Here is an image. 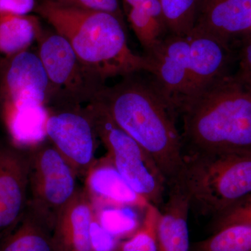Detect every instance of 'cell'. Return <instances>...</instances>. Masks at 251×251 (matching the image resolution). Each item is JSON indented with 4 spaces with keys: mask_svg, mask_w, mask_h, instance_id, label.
I'll list each match as a JSON object with an SVG mask.
<instances>
[{
    "mask_svg": "<svg viewBox=\"0 0 251 251\" xmlns=\"http://www.w3.org/2000/svg\"><path fill=\"white\" fill-rule=\"evenodd\" d=\"M52 232L30 211L17 227L0 240V251H53Z\"/></svg>",
    "mask_w": 251,
    "mask_h": 251,
    "instance_id": "obj_18",
    "label": "cell"
},
{
    "mask_svg": "<svg viewBox=\"0 0 251 251\" xmlns=\"http://www.w3.org/2000/svg\"><path fill=\"white\" fill-rule=\"evenodd\" d=\"M160 216V208L149 204L145 209V216L138 229L121 241L117 250L120 251H158L157 227Z\"/></svg>",
    "mask_w": 251,
    "mask_h": 251,
    "instance_id": "obj_22",
    "label": "cell"
},
{
    "mask_svg": "<svg viewBox=\"0 0 251 251\" xmlns=\"http://www.w3.org/2000/svg\"><path fill=\"white\" fill-rule=\"evenodd\" d=\"M124 14L145 55H150L169 34L159 0H122Z\"/></svg>",
    "mask_w": 251,
    "mask_h": 251,
    "instance_id": "obj_16",
    "label": "cell"
},
{
    "mask_svg": "<svg viewBox=\"0 0 251 251\" xmlns=\"http://www.w3.org/2000/svg\"><path fill=\"white\" fill-rule=\"evenodd\" d=\"M105 87L93 101L152 157L168 182H179L184 168V148L174 107L154 83L138 75Z\"/></svg>",
    "mask_w": 251,
    "mask_h": 251,
    "instance_id": "obj_1",
    "label": "cell"
},
{
    "mask_svg": "<svg viewBox=\"0 0 251 251\" xmlns=\"http://www.w3.org/2000/svg\"><path fill=\"white\" fill-rule=\"evenodd\" d=\"M49 81L29 50L0 59V115L12 144L30 148L47 139Z\"/></svg>",
    "mask_w": 251,
    "mask_h": 251,
    "instance_id": "obj_4",
    "label": "cell"
},
{
    "mask_svg": "<svg viewBox=\"0 0 251 251\" xmlns=\"http://www.w3.org/2000/svg\"><path fill=\"white\" fill-rule=\"evenodd\" d=\"M169 34L183 36L193 30L200 0H159Z\"/></svg>",
    "mask_w": 251,
    "mask_h": 251,
    "instance_id": "obj_20",
    "label": "cell"
},
{
    "mask_svg": "<svg viewBox=\"0 0 251 251\" xmlns=\"http://www.w3.org/2000/svg\"><path fill=\"white\" fill-rule=\"evenodd\" d=\"M224 77L178 108L184 155L251 150V97Z\"/></svg>",
    "mask_w": 251,
    "mask_h": 251,
    "instance_id": "obj_3",
    "label": "cell"
},
{
    "mask_svg": "<svg viewBox=\"0 0 251 251\" xmlns=\"http://www.w3.org/2000/svg\"><path fill=\"white\" fill-rule=\"evenodd\" d=\"M54 4L67 7L101 11L113 15L125 23V14L120 0H48Z\"/></svg>",
    "mask_w": 251,
    "mask_h": 251,
    "instance_id": "obj_23",
    "label": "cell"
},
{
    "mask_svg": "<svg viewBox=\"0 0 251 251\" xmlns=\"http://www.w3.org/2000/svg\"><path fill=\"white\" fill-rule=\"evenodd\" d=\"M46 138L72 166L77 176H85L96 161L98 138L85 108H49Z\"/></svg>",
    "mask_w": 251,
    "mask_h": 251,
    "instance_id": "obj_10",
    "label": "cell"
},
{
    "mask_svg": "<svg viewBox=\"0 0 251 251\" xmlns=\"http://www.w3.org/2000/svg\"><path fill=\"white\" fill-rule=\"evenodd\" d=\"M38 40L37 54L49 81V108L93 101L105 83L80 62L67 39L54 31L42 32Z\"/></svg>",
    "mask_w": 251,
    "mask_h": 251,
    "instance_id": "obj_8",
    "label": "cell"
},
{
    "mask_svg": "<svg viewBox=\"0 0 251 251\" xmlns=\"http://www.w3.org/2000/svg\"><path fill=\"white\" fill-rule=\"evenodd\" d=\"M177 183L191 209L203 216L222 215L251 196V150L185 155Z\"/></svg>",
    "mask_w": 251,
    "mask_h": 251,
    "instance_id": "obj_6",
    "label": "cell"
},
{
    "mask_svg": "<svg viewBox=\"0 0 251 251\" xmlns=\"http://www.w3.org/2000/svg\"><path fill=\"white\" fill-rule=\"evenodd\" d=\"M245 58L248 64H249V66L251 67V42L247 46V47L246 48Z\"/></svg>",
    "mask_w": 251,
    "mask_h": 251,
    "instance_id": "obj_27",
    "label": "cell"
},
{
    "mask_svg": "<svg viewBox=\"0 0 251 251\" xmlns=\"http://www.w3.org/2000/svg\"><path fill=\"white\" fill-rule=\"evenodd\" d=\"M197 251H251V224L229 225L198 243Z\"/></svg>",
    "mask_w": 251,
    "mask_h": 251,
    "instance_id": "obj_19",
    "label": "cell"
},
{
    "mask_svg": "<svg viewBox=\"0 0 251 251\" xmlns=\"http://www.w3.org/2000/svg\"><path fill=\"white\" fill-rule=\"evenodd\" d=\"M148 57L153 82L177 113L186 100L223 76L226 45L194 31L168 34Z\"/></svg>",
    "mask_w": 251,
    "mask_h": 251,
    "instance_id": "obj_5",
    "label": "cell"
},
{
    "mask_svg": "<svg viewBox=\"0 0 251 251\" xmlns=\"http://www.w3.org/2000/svg\"><path fill=\"white\" fill-rule=\"evenodd\" d=\"M97 137L106 156L130 187L153 205L161 207L168 182L154 159L129 135L121 129L97 102L86 105Z\"/></svg>",
    "mask_w": 251,
    "mask_h": 251,
    "instance_id": "obj_7",
    "label": "cell"
},
{
    "mask_svg": "<svg viewBox=\"0 0 251 251\" xmlns=\"http://www.w3.org/2000/svg\"><path fill=\"white\" fill-rule=\"evenodd\" d=\"M118 251V250H116V251Z\"/></svg>",
    "mask_w": 251,
    "mask_h": 251,
    "instance_id": "obj_28",
    "label": "cell"
},
{
    "mask_svg": "<svg viewBox=\"0 0 251 251\" xmlns=\"http://www.w3.org/2000/svg\"><path fill=\"white\" fill-rule=\"evenodd\" d=\"M35 10L67 39L80 62L103 83L112 77L136 73L152 74L151 59L130 50L126 24L116 16L60 6L48 0H43Z\"/></svg>",
    "mask_w": 251,
    "mask_h": 251,
    "instance_id": "obj_2",
    "label": "cell"
},
{
    "mask_svg": "<svg viewBox=\"0 0 251 251\" xmlns=\"http://www.w3.org/2000/svg\"><path fill=\"white\" fill-rule=\"evenodd\" d=\"M251 28V0H200L192 31L226 45L230 35Z\"/></svg>",
    "mask_w": 251,
    "mask_h": 251,
    "instance_id": "obj_14",
    "label": "cell"
},
{
    "mask_svg": "<svg viewBox=\"0 0 251 251\" xmlns=\"http://www.w3.org/2000/svg\"><path fill=\"white\" fill-rule=\"evenodd\" d=\"M35 8V0H0V14L28 15Z\"/></svg>",
    "mask_w": 251,
    "mask_h": 251,
    "instance_id": "obj_26",
    "label": "cell"
},
{
    "mask_svg": "<svg viewBox=\"0 0 251 251\" xmlns=\"http://www.w3.org/2000/svg\"><path fill=\"white\" fill-rule=\"evenodd\" d=\"M92 241L95 251H116L121 242L103 228L97 221L96 211L92 224Z\"/></svg>",
    "mask_w": 251,
    "mask_h": 251,
    "instance_id": "obj_25",
    "label": "cell"
},
{
    "mask_svg": "<svg viewBox=\"0 0 251 251\" xmlns=\"http://www.w3.org/2000/svg\"><path fill=\"white\" fill-rule=\"evenodd\" d=\"M96 217L100 226L108 233L121 241L132 235L141 223L133 208H95Z\"/></svg>",
    "mask_w": 251,
    "mask_h": 251,
    "instance_id": "obj_21",
    "label": "cell"
},
{
    "mask_svg": "<svg viewBox=\"0 0 251 251\" xmlns=\"http://www.w3.org/2000/svg\"><path fill=\"white\" fill-rule=\"evenodd\" d=\"M167 195L157 227L158 251H189V199L178 183L168 186Z\"/></svg>",
    "mask_w": 251,
    "mask_h": 251,
    "instance_id": "obj_15",
    "label": "cell"
},
{
    "mask_svg": "<svg viewBox=\"0 0 251 251\" xmlns=\"http://www.w3.org/2000/svg\"><path fill=\"white\" fill-rule=\"evenodd\" d=\"M237 224H251V196L215 218V230Z\"/></svg>",
    "mask_w": 251,
    "mask_h": 251,
    "instance_id": "obj_24",
    "label": "cell"
},
{
    "mask_svg": "<svg viewBox=\"0 0 251 251\" xmlns=\"http://www.w3.org/2000/svg\"><path fill=\"white\" fill-rule=\"evenodd\" d=\"M84 190L95 208L146 209V200L133 189L108 156L96 160L85 176Z\"/></svg>",
    "mask_w": 251,
    "mask_h": 251,
    "instance_id": "obj_13",
    "label": "cell"
},
{
    "mask_svg": "<svg viewBox=\"0 0 251 251\" xmlns=\"http://www.w3.org/2000/svg\"><path fill=\"white\" fill-rule=\"evenodd\" d=\"M42 32L35 16L0 14V53L10 57L27 50Z\"/></svg>",
    "mask_w": 251,
    "mask_h": 251,
    "instance_id": "obj_17",
    "label": "cell"
},
{
    "mask_svg": "<svg viewBox=\"0 0 251 251\" xmlns=\"http://www.w3.org/2000/svg\"><path fill=\"white\" fill-rule=\"evenodd\" d=\"M29 148L0 143V240L22 221L29 198Z\"/></svg>",
    "mask_w": 251,
    "mask_h": 251,
    "instance_id": "obj_11",
    "label": "cell"
},
{
    "mask_svg": "<svg viewBox=\"0 0 251 251\" xmlns=\"http://www.w3.org/2000/svg\"><path fill=\"white\" fill-rule=\"evenodd\" d=\"M29 150L30 166L27 209L52 232L59 212L79 190L77 176L52 144L44 140Z\"/></svg>",
    "mask_w": 251,
    "mask_h": 251,
    "instance_id": "obj_9",
    "label": "cell"
},
{
    "mask_svg": "<svg viewBox=\"0 0 251 251\" xmlns=\"http://www.w3.org/2000/svg\"><path fill=\"white\" fill-rule=\"evenodd\" d=\"M95 211L84 188H79L54 223L51 236L53 251H95L92 241Z\"/></svg>",
    "mask_w": 251,
    "mask_h": 251,
    "instance_id": "obj_12",
    "label": "cell"
}]
</instances>
